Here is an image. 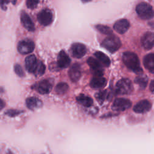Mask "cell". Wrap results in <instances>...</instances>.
Masks as SVG:
<instances>
[{"label": "cell", "mask_w": 154, "mask_h": 154, "mask_svg": "<svg viewBox=\"0 0 154 154\" xmlns=\"http://www.w3.org/2000/svg\"><path fill=\"white\" fill-rule=\"evenodd\" d=\"M76 100L79 104L85 107H90L93 105V100L90 97L85 96L84 94H79L76 97Z\"/></svg>", "instance_id": "44dd1931"}, {"label": "cell", "mask_w": 154, "mask_h": 154, "mask_svg": "<svg viewBox=\"0 0 154 154\" xmlns=\"http://www.w3.org/2000/svg\"><path fill=\"white\" fill-rule=\"evenodd\" d=\"M133 90V86L131 81L128 78L120 79L116 84L115 92L117 94L124 95L130 94Z\"/></svg>", "instance_id": "277c9868"}, {"label": "cell", "mask_w": 154, "mask_h": 154, "mask_svg": "<svg viewBox=\"0 0 154 154\" xmlns=\"http://www.w3.org/2000/svg\"><path fill=\"white\" fill-rule=\"evenodd\" d=\"M94 55L96 57V58L106 67H108L110 65L111 61L109 57L103 52L100 51H97L94 53Z\"/></svg>", "instance_id": "7402d4cb"}, {"label": "cell", "mask_w": 154, "mask_h": 154, "mask_svg": "<svg viewBox=\"0 0 154 154\" xmlns=\"http://www.w3.org/2000/svg\"><path fill=\"white\" fill-rule=\"evenodd\" d=\"M35 48L32 41L26 39L20 41L17 46V50L21 54H28L32 52Z\"/></svg>", "instance_id": "52a82bcc"}, {"label": "cell", "mask_w": 154, "mask_h": 154, "mask_svg": "<svg viewBox=\"0 0 154 154\" xmlns=\"http://www.w3.org/2000/svg\"><path fill=\"white\" fill-rule=\"evenodd\" d=\"M16 1V0H13V4H15Z\"/></svg>", "instance_id": "e575fe53"}, {"label": "cell", "mask_w": 154, "mask_h": 154, "mask_svg": "<svg viewBox=\"0 0 154 154\" xmlns=\"http://www.w3.org/2000/svg\"><path fill=\"white\" fill-rule=\"evenodd\" d=\"M70 53L72 55L76 58H80L84 57L87 52L85 46L80 43H75L70 47Z\"/></svg>", "instance_id": "9c48e42d"}, {"label": "cell", "mask_w": 154, "mask_h": 154, "mask_svg": "<svg viewBox=\"0 0 154 154\" xmlns=\"http://www.w3.org/2000/svg\"><path fill=\"white\" fill-rule=\"evenodd\" d=\"M70 58L64 51H61L60 52L57 57V64L59 67H67L70 65Z\"/></svg>", "instance_id": "2e32d148"}, {"label": "cell", "mask_w": 154, "mask_h": 154, "mask_svg": "<svg viewBox=\"0 0 154 154\" xmlns=\"http://www.w3.org/2000/svg\"><path fill=\"white\" fill-rule=\"evenodd\" d=\"M5 106V103L4 102L0 99V111L2 109V108H4V107Z\"/></svg>", "instance_id": "d6a6232c"}, {"label": "cell", "mask_w": 154, "mask_h": 154, "mask_svg": "<svg viewBox=\"0 0 154 154\" xmlns=\"http://www.w3.org/2000/svg\"><path fill=\"white\" fill-rule=\"evenodd\" d=\"M131 102L125 98H117L113 102L112 108L114 111H123L128 109L131 106Z\"/></svg>", "instance_id": "8992f818"}, {"label": "cell", "mask_w": 154, "mask_h": 154, "mask_svg": "<svg viewBox=\"0 0 154 154\" xmlns=\"http://www.w3.org/2000/svg\"><path fill=\"white\" fill-rule=\"evenodd\" d=\"M45 69H46V67H45V64L40 61H38L37 67H36L34 73L35 74V76H40L45 73Z\"/></svg>", "instance_id": "d4e9b609"}, {"label": "cell", "mask_w": 154, "mask_h": 154, "mask_svg": "<svg viewBox=\"0 0 154 154\" xmlns=\"http://www.w3.org/2000/svg\"><path fill=\"white\" fill-rule=\"evenodd\" d=\"M83 2H89V1H91V0H82Z\"/></svg>", "instance_id": "836d02e7"}, {"label": "cell", "mask_w": 154, "mask_h": 154, "mask_svg": "<svg viewBox=\"0 0 154 154\" xmlns=\"http://www.w3.org/2000/svg\"><path fill=\"white\" fill-rule=\"evenodd\" d=\"M87 64L93 70L94 76H102L103 73V69L101 66V64L97 60L94 58L90 57L87 60Z\"/></svg>", "instance_id": "30bf717a"}, {"label": "cell", "mask_w": 154, "mask_h": 154, "mask_svg": "<svg viewBox=\"0 0 154 154\" xmlns=\"http://www.w3.org/2000/svg\"><path fill=\"white\" fill-rule=\"evenodd\" d=\"M37 19L39 23L43 26L49 25L53 20L52 13L49 9H44L40 11L37 15Z\"/></svg>", "instance_id": "5b68a950"}, {"label": "cell", "mask_w": 154, "mask_h": 154, "mask_svg": "<svg viewBox=\"0 0 154 154\" xmlns=\"http://www.w3.org/2000/svg\"><path fill=\"white\" fill-rule=\"evenodd\" d=\"M34 88L42 94H48L52 90V82L48 79H43L35 84Z\"/></svg>", "instance_id": "ba28073f"}, {"label": "cell", "mask_w": 154, "mask_h": 154, "mask_svg": "<svg viewBox=\"0 0 154 154\" xmlns=\"http://www.w3.org/2000/svg\"><path fill=\"white\" fill-rule=\"evenodd\" d=\"M25 68L29 73H34L37 66L38 61L34 55H30L28 56L25 60Z\"/></svg>", "instance_id": "5bb4252c"}, {"label": "cell", "mask_w": 154, "mask_h": 154, "mask_svg": "<svg viewBox=\"0 0 154 154\" xmlns=\"http://www.w3.org/2000/svg\"><path fill=\"white\" fill-rule=\"evenodd\" d=\"M136 11L138 16L142 19H150L153 16L152 7L148 3L144 2H141L137 5Z\"/></svg>", "instance_id": "3957f363"}, {"label": "cell", "mask_w": 154, "mask_h": 154, "mask_svg": "<svg viewBox=\"0 0 154 154\" xmlns=\"http://www.w3.org/2000/svg\"><path fill=\"white\" fill-rule=\"evenodd\" d=\"M14 72L15 73L20 77H23L25 75V73L22 68V67L20 66V65H19V64H16L14 65Z\"/></svg>", "instance_id": "83f0119b"}, {"label": "cell", "mask_w": 154, "mask_h": 154, "mask_svg": "<svg viewBox=\"0 0 154 154\" xmlns=\"http://www.w3.org/2000/svg\"><path fill=\"white\" fill-rule=\"evenodd\" d=\"M144 67L152 73H154V54L150 53L146 55L143 58Z\"/></svg>", "instance_id": "ac0fdd59"}, {"label": "cell", "mask_w": 154, "mask_h": 154, "mask_svg": "<svg viewBox=\"0 0 154 154\" xmlns=\"http://www.w3.org/2000/svg\"><path fill=\"white\" fill-rule=\"evenodd\" d=\"M10 2V0H0V5L2 8H5V5Z\"/></svg>", "instance_id": "4dcf8cb0"}, {"label": "cell", "mask_w": 154, "mask_h": 154, "mask_svg": "<svg viewBox=\"0 0 154 154\" xmlns=\"http://www.w3.org/2000/svg\"><path fill=\"white\" fill-rule=\"evenodd\" d=\"M26 105L29 109L34 110V109L42 107L43 105V103L38 98L35 97H31L26 99Z\"/></svg>", "instance_id": "ffe728a7"}, {"label": "cell", "mask_w": 154, "mask_h": 154, "mask_svg": "<svg viewBox=\"0 0 154 154\" xmlns=\"http://www.w3.org/2000/svg\"><path fill=\"white\" fill-rule=\"evenodd\" d=\"M20 20L23 26L29 31H34L35 29L34 24L28 14L22 11L20 14Z\"/></svg>", "instance_id": "9a60e30c"}, {"label": "cell", "mask_w": 154, "mask_h": 154, "mask_svg": "<svg viewBox=\"0 0 154 154\" xmlns=\"http://www.w3.org/2000/svg\"><path fill=\"white\" fill-rule=\"evenodd\" d=\"M69 75L73 82H77L81 76V67L79 64L75 63L70 67L69 71Z\"/></svg>", "instance_id": "e0dca14e"}, {"label": "cell", "mask_w": 154, "mask_h": 154, "mask_svg": "<svg viewBox=\"0 0 154 154\" xmlns=\"http://www.w3.org/2000/svg\"><path fill=\"white\" fill-rule=\"evenodd\" d=\"M152 103L148 100H142L138 102L133 108L134 111L137 113H145L150 110Z\"/></svg>", "instance_id": "8fae6325"}, {"label": "cell", "mask_w": 154, "mask_h": 154, "mask_svg": "<svg viewBox=\"0 0 154 154\" xmlns=\"http://www.w3.org/2000/svg\"><path fill=\"white\" fill-rule=\"evenodd\" d=\"M96 29L100 32V33H102L103 34H108V35H111L112 33V30L107 26L102 25H97L96 26Z\"/></svg>", "instance_id": "4316f807"}, {"label": "cell", "mask_w": 154, "mask_h": 154, "mask_svg": "<svg viewBox=\"0 0 154 154\" xmlns=\"http://www.w3.org/2000/svg\"><path fill=\"white\" fill-rule=\"evenodd\" d=\"M153 33L152 32H147L141 37V43L142 46L147 50L151 49L153 46Z\"/></svg>", "instance_id": "7c38bea8"}, {"label": "cell", "mask_w": 154, "mask_h": 154, "mask_svg": "<svg viewBox=\"0 0 154 154\" xmlns=\"http://www.w3.org/2000/svg\"><path fill=\"white\" fill-rule=\"evenodd\" d=\"M69 88V85L66 82H60L58 83L55 88V92L58 94H64Z\"/></svg>", "instance_id": "cb8c5ba5"}, {"label": "cell", "mask_w": 154, "mask_h": 154, "mask_svg": "<svg viewBox=\"0 0 154 154\" xmlns=\"http://www.w3.org/2000/svg\"><path fill=\"white\" fill-rule=\"evenodd\" d=\"M106 84V80L102 76H94L90 81V84L92 88H100L105 86Z\"/></svg>", "instance_id": "d6986e66"}, {"label": "cell", "mask_w": 154, "mask_h": 154, "mask_svg": "<svg viewBox=\"0 0 154 154\" xmlns=\"http://www.w3.org/2000/svg\"><path fill=\"white\" fill-rule=\"evenodd\" d=\"M130 26L129 22L125 19H119L116 21L114 25V30L119 34H124L129 29Z\"/></svg>", "instance_id": "4fadbf2b"}, {"label": "cell", "mask_w": 154, "mask_h": 154, "mask_svg": "<svg viewBox=\"0 0 154 154\" xmlns=\"http://www.w3.org/2000/svg\"><path fill=\"white\" fill-rule=\"evenodd\" d=\"M101 45L109 52L113 53L120 48L122 44L119 37L111 34L103 40Z\"/></svg>", "instance_id": "7a4b0ae2"}, {"label": "cell", "mask_w": 154, "mask_h": 154, "mask_svg": "<svg viewBox=\"0 0 154 154\" xmlns=\"http://www.w3.org/2000/svg\"><path fill=\"white\" fill-rule=\"evenodd\" d=\"M38 2L39 0H26V5L28 8L32 9L37 6Z\"/></svg>", "instance_id": "f546056e"}, {"label": "cell", "mask_w": 154, "mask_h": 154, "mask_svg": "<svg viewBox=\"0 0 154 154\" xmlns=\"http://www.w3.org/2000/svg\"><path fill=\"white\" fill-rule=\"evenodd\" d=\"M150 90L152 91V93H153V90H154V83H153V80L152 79L150 82Z\"/></svg>", "instance_id": "1f68e13d"}, {"label": "cell", "mask_w": 154, "mask_h": 154, "mask_svg": "<svg viewBox=\"0 0 154 154\" xmlns=\"http://www.w3.org/2000/svg\"><path fill=\"white\" fill-rule=\"evenodd\" d=\"M135 82L137 84L141 89H144L148 82V78L146 75H140L135 79Z\"/></svg>", "instance_id": "603a6c76"}, {"label": "cell", "mask_w": 154, "mask_h": 154, "mask_svg": "<svg viewBox=\"0 0 154 154\" xmlns=\"http://www.w3.org/2000/svg\"><path fill=\"white\" fill-rule=\"evenodd\" d=\"M123 61L125 66L132 72L140 74L143 70L138 56L134 52H125L123 54Z\"/></svg>", "instance_id": "6da1fadb"}, {"label": "cell", "mask_w": 154, "mask_h": 154, "mask_svg": "<svg viewBox=\"0 0 154 154\" xmlns=\"http://www.w3.org/2000/svg\"><path fill=\"white\" fill-rule=\"evenodd\" d=\"M96 97L100 103L103 102L109 97V93L106 90H103L98 92L96 94Z\"/></svg>", "instance_id": "484cf974"}, {"label": "cell", "mask_w": 154, "mask_h": 154, "mask_svg": "<svg viewBox=\"0 0 154 154\" xmlns=\"http://www.w3.org/2000/svg\"><path fill=\"white\" fill-rule=\"evenodd\" d=\"M21 112H22L21 111L11 109H8V111H7L5 112V114L10 117H15V116L19 115V114H20Z\"/></svg>", "instance_id": "f1b7e54d"}]
</instances>
